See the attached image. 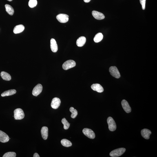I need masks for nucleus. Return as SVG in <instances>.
<instances>
[{"label": "nucleus", "mask_w": 157, "mask_h": 157, "mask_svg": "<svg viewBox=\"0 0 157 157\" xmlns=\"http://www.w3.org/2000/svg\"><path fill=\"white\" fill-rule=\"evenodd\" d=\"M126 151V149L124 148H120L111 151L110 153V156L112 157H117L122 155Z\"/></svg>", "instance_id": "nucleus-1"}, {"label": "nucleus", "mask_w": 157, "mask_h": 157, "mask_svg": "<svg viewBox=\"0 0 157 157\" xmlns=\"http://www.w3.org/2000/svg\"><path fill=\"white\" fill-rule=\"evenodd\" d=\"M61 100L59 98H54L52 100L51 107L54 109H57L61 104Z\"/></svg>", "instance_id": "nucleus-9"}, {"label": "nucleus", "mask_w": 157, "mask_h": 157, "mask_svg": "<svg viewBox=\"0 0 157 157\" xmlns=\"http://www.w3.org/2000/svg\"><path fill=\"white\" fill-rule=\"evenodd\" d=\"M109 71L111 75L115 78H119L120 77V73L117 67L116 66H111L109 69Z\"/></svg>", "instance_id": "nucleus-5"}, {"label": "nucleus", "mask_w": 157, "mask_h": 157, "mask_svg": "<svg viewBox=\"0 0 157 157\" xmlns=\"http://www.w3.org/2000/svg\"><path fill=\"white\" fill-rule=\"evenodd\" d=\"M16 154L14 152H8L5 153L3 157H16Z\"/></svg>", "instance_id": "nucleus-27"}, {"label": "nucleus", "mask_w": 157, "mask_h": 157, "mask_svg": "<svg viewBox=\"0 0 157 157\" xmlns=\"http://www.w3.org/2000/svg\"><path fill=\"white\" fill-rule=\"evenodd\" d=\"M92 90L98 93H101L103 92V88L99 84H94L91 86Z\"/></svg>", "instance_id": "nucleus-13"}, {"label": "nucleus", "mask_w": 157, "mask_h": 157, "mask_svg": "<svg viewBox=\"0 0 157 157\" xmlns=\"http://www.w3.org/2000/svg\"><path fill=\"white\" fill-rule=\"evenodd\" d=\"M7 1H9L10 2V1H13V0H7Z\"/></svg>", "instance_id": "nucleus-31"}, {"label": "nucleus", "mask_w": 157, "mask_h": 157, "mask_svg": "<svg viewBox=\"0 0 157 157\" xmlns=\"http://www.w3.org/2000/svg\"><path fill=\"white\" fill-rule=\"evenodd\" d=\"M34 157H40L39 154L37 153H35L33 156Z\"/></svg>", "instance_id": "nucleus-29"}, {"label": "nucleus", "mask_w": 157, "mask_h": 157, "mask_svg": "<svg viewBox=\"0 0 157 157\" xmlns=\"http://www.w3.org/2000/svg\"><path fill=\"white\" fill-rule=\"evenodd\" d=\"M24 29L25 27L23 25H18L15 27L13 32L14 34H19L22 32Z\"/></svg>", "instance_id": "nucleus-18"}, {"label": "nucleus", "mask_w": 157, "mask_h": 157, "mask_svg": "<svg viewBox=\"0 0 157 157\" xmlns=\"http://www.w3.org/2000/svg\"><path fill=\"white\" fill-rule=\"evenodd\" d=\"M84 1L85 3H88L91 1V0H84Z\"/></svg>", "instance_id": "nucleus-30"}, {"label": "nucleus", "mask_w": 157, "mask_h": 157, "mask_svg": "<svg viewBox=\"0 0 157 157\" xmlns=\"http://www.w3.org/2000/svg\"><path fill=\"white\" fill-rule=\"evenodd\" d=\"M37 4V0H30L29 2V6L30 8H34L36 6Z\"/></svg>", "instance_id": "nucleus-26"}, {"label": "nucleus", "mask_w": 157, "mask_h": 157, "mask_svg": "<svg viewBox=\"0 0 157 157\" xmlns=\"http://www.w3.org/2000/svg\"><path fill=\"white\" fill-rule=\"evenodd\" d=\"M103 36L101 33H98L95 36L94 41L95 42L97 43L101 41L103 39Z\"/></svg>", "instance_id": "nucleus-22"}, {"label": "nucleus", "mask_w": 157, "mask_h": 157, "mask_svg": "<svg viewBox=\"0 0 157 157\" xmlns=\"http://www.w3.org/2000/svg\"><path fill=\"white\" fill-rule=\"evenodd\" d=\"M61 143L62 145L66 147H70L72 145L71 142L66 139H62L61 141Z\"/></svg>", "instance_id": "nucleus-23"}, {"label": "nucleus", "mask_w": 157, "mask_h": 157, "mask_svg": "<svg viewBox=\"0 0 157 157\" xmlns=\"http://www.w3.org/2000/svg\"><path fill=\"white\" fill-rule=\"evenodd\" d=\"M141 136L143 138L146 139H148L149 138V136L151 134V132L149 129H144L141 130Z\"/></svg>", "instance_id": "nucleus-14"}, {"label": "nucleus", "mask_w": 157, "mask_h": 157, "mask_svg": "<svg viewBox=\"0 0 157 157\" xmlns=\"http://www.w3.org/2000/svg\"><path fill=\"white\" fill-rule=\"evenodd\" d=\"M70 111L72 113L71 115V117L72 118H75L78 114L77 111L73 107H71L70 109Z\"/></svg>", "instance_id": "nucleus-25"}, {"label": "nucleus", "mask_w": 157, "mask_h": 157, "mask_svg": "<svg viewBox=\"0 0 157 157\" xmlns=\"http://www.w3.org/2000/svg\"><path fill=\"white\" fill-rule=\"evenodd\" d=\"M92 14L94 17L96 19L102 20L105 18V16L103 14L96 11H93Z\"/></svg>", "instance_id": "nucleus-12"}, {"label": "nucleus", "mask_w": 157, "mask_h": 157, "mask_svg": "<svg viewBox=\"0 0 157 157\" xmlns=\"http://www.w3.org/2000/svg\"><path fill=\"white\" fill-rule=\"evenodd\" d=\"M76 65V62L73 60H68L63 63L62 67L64 70H67L75 66Z\"/></svg>", "instance_id": "nucleus-3"}, {"label": "nucleus", "mask_w": 157, "mask_h": 157, "mask_svg": "<svg viewBox=\"0 0 157 157\" xmlns=\"http://www.w3.org/2000/svg\"><path fill=\"white\" fill-rule=\"evenodd\" d=\"M10 138L6 133L0 130V142L5 143L9 141Z\"/></svg>", "instance_id": "nucleus-11"}, {"label": "nucleus", "mask_w": 157, "mask_h": 157, "mask_svg": "<svg viewBox=\"0 0 157 157\" xmlns=\"http://www.w3.org/2000/svg\"><path fill=\"white\" fill-rule=\"evenodd\" d=\"M122 107L126 112L129 113L131 111V108L128 102L125 100H122L121 102Z\"/></svg>", "instance_id": "nucleus-10"}, {"label": "nucleus", "mask_w": 157, "mask_h": 157, "mask_svg": "<svg viewBox=\"0 0 157 157\" xmlns=\"http://www.w3.org/2000/svg\"><path fill=\"white\" fill-rule=\"evenodd\" d=\"M48 127L44 126L42 128L41 133L42 137L44 140L47 139L48 137Z\"/></svg>", "instance_id": "nucleus-16"}, {"label": "nucleus", "mask_w": 157, "mask_h": 157, "mask_svg": "<svg viewBox=\"0 0 157 157\" xmlns=\"http://www.w3.org/2000/svg\"><path fill=\"white\" fill-rule=\"evenodd\" d=\"M140 4L142 5V9L145 10V3L146 0H140Z\"/></svg>", "instance_id": "nucleus-28"}, {"label": "nucleus", "mask_w": 157, "mask_h": 157, "mask_svg": "<svg viewBox=\"0 0 157 157\" xmlns=\"http://www.w3.org/2000/svg\"><path fill=\"white\" fill-rule=\"evenodd\" d=\"M56 18L59 22L65 23L68 21L69 16L66 14H60L56 16Z\"/></svg>", "instance_id": "nucleus-7"}, {"label": "nucleus", "mask_w": 157, "mask_h": 157, "mask_svg": "<svg viewBox=\"0 0 157 157\" xmlns=\"http://www.w3.org/2000/svg\"><path fill=\"white\" fill-rule=\"evenodd\" d=\"M16 91L15 89H11L5 91L1 94L2 97H5L13 95L16 94Z\"/></svg>", "instance_id": "nucleus-19"}, {"label": "nucleus", "mask_w": 157, "mask_h": 157, "mask_svg": "<svg viewBox=\"0 0 157 157\" xmlns=\"http://www.w3.org/2000/svg\"><path fill=\"white\" fill-rule=\"evenodd\" d=\"M107 122L109 126V130L111 131H114L116 129V124L113 118L109 117L107 118Z\"/></svg>", "instance_id": "nucleus-4"}, {"label": "nucleus", "mask_w": 157, "mask_h": 157, "mask_svg": "<svg viewBox=\"0 0 157 157\" xmlns=\"http://www.w3.org/2000/svg\"><path fill=\"white\" fill-rule=\"evenodd\" d=\"M50 47L52 52H57L58 45L55 40L54 39H52L50 40Z\"/></svg>", "instance_id": "nucleus-15"}, {"label": "nucleus", "mask_w": 157, "mask_h": 157, "mask_svg": "<svg viewBox=\"0 0 157 157\" xmlns=\"http://www.w3.org/2000/svg\"><path fill=\"white\" fill-rule=\"evenodd\" d=\"M62 123L63 125V128L65 130L68 129L70 126V124L65 118L62 119L61 120Z\"/></svg>", "instance_id": "nucleus-24"}, {"label": "nucleus", "mask_w": 157, "mask_h": 157, "mask_svg": "<svg viewBox=\"0 0 157 157\" xmlns=\"http://www.w3.org/2000/svg\"><path fill=\"white\" fill-rule=\"evenodd\" d=\"M5 6L7 13L11 16L13 15L14 12L13 8L11 5L8 4L5 5Z\"/></svg>", "instance_id": "nucleus-21"}, {"label": "nucleus", "mask_w": 157, "mask_h": 157, "mask_svg": "<svg viewBox=\"0 0 157 157\" xmlns=\"http://www.w3.org/2000/svg\"><path fill=\"white\" fill-rule=\"evenodd\" d=\"M1 76L3 79L6 81H10L11 80V76L8 73L5 71L2 72Z\"/></svg>", "instance_id": "nucleus-20"}, {"label": "nucleus", "mask_w": 157, "mask_h": 157, "mask_svg": "<svg viewBox=\"0 0 157 157\" xmlns=\"http://www.w3.org/2000/svg\"><path fill=\"white\" fill-rule=\"evenodd\" d=\"M83 132L86 136L89 138L93 139L95 137V134L92 129L87 128H85L83 130Z\"/></svg>", "instance_id": "nucleus-6"}, {"label": "nucleus", "mask_w": 157, "mask_h": 157, "mask_svg": "<svg viewBox=\"0 0 157 157\" xmlns=\"http://www.w3.org/2000/svg\"><path fill=\"white\" fill-rule=\"evenodd\" d=\"M86 41V39L84 36H81L78 38L76 42V45L79 47L84 46Z\"/></svg>", "instance_id": "nucleus-17"}, {"label": "nucleus", "mask_w": 157, "mask_h": 157, "mask_svg": "<svg viewBox=\"0 0 157 157\" xmlns=\"http://www.w3.org/2000/svg\"><path fill=\"white\" fill-rule=\"evenodd\" d=\"M42 90V86L40 84H38L33 89L32 94L34 96H37L41 94Z\"/></svg>", "instance_id": "nucleus-8"}, {"label": "nucleus", "mask_w": 157, "mask_h": 157, "mask_svg": "<svg viewBox=\"0 0 157 157\" xmlns=\"http://www.w3.org/2000/svg\"><path fill=\"white\" fill-rule=\"evenodd\" d=\"M14 118L16 120L23 119L25 117V114L23 110L21 109L18 108L14 111Z\"/></svg>", "instance_id": "nucleus-2"}]
</instances>
